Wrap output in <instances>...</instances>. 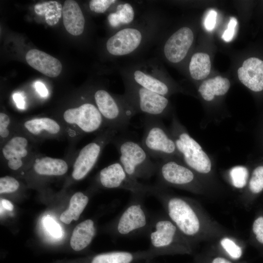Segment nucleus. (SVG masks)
Listing matches in <instances>:
<instances>
[{
	"label": "nucleus",
	"mask_w": 263,
	"mask_h": 263,
	"mask_svg": "<svg viewBox=\"0 0 263 263\" xmlns=\"http://www.w3.org/2000/svg\"><path fill=\"white\" fill-rule=\"evenodd\" d=\"M95 232L93 220L87 219L82 222L73 230L70 240L71 247L76 251L85 249L91 243Z\"/></svg>",
	"instance_id": "nucleus-20"
},
{
	"label": "nucleus",
	"mask_w": 263,
	"mask_h": 263,
	"mask_svg": "<svg viewBox=\"0 0 263 263\" xmlns=\"http://www.w3.org/2000/svg\"><path fill=\"white\" fill-rule=\"evenodd\" d=\"M220 244L225 252L232 260H239L242 256V248L230 238H223L220 241Z\"/></svg>",
	"instance_id": "nucleus-29"
},
{
	"label": "nucleus",
	"mask_w": 263,
	"mask_h": 263,
	"mask_svg": "<svg viewBox=\"0 0 263 263\" xmlns=\"http://www.w3.org/2000/svg\"><path fill=\"white\" fill-rule=\"evenodd\" d=\"M250 190L253 193L257 194L263 190V166L256 168L249 183Z\"/></svg>",
	"instance_id": "nucleus-30"
},
{
	"label": "nucleus",
	"mask_w": 263,
	"mask_h": 263,
	"mask_svg": "<svg viewBox=\"0 0 263 263\" xmlns=\"http://www.w3.org/2000/svg\"><path fill=\"white\" fill-rule=\"evenodd\" d=\"M252 229L257 241L263 244V217H259L254 221Z\"/></svg>",
	"instance_id": "nucleus-35"
},
{
	"label": "nucleus",
	"mask_w": 263,
	"mask_h": 263,
	"mask_svg": "<svg viewBox=\"0 0 263 263\" xmlns=\"http://www.w3.org/2000/svg\"><path fill=\"white\" fill-rule=\"evenodd\" d=\"M98 181L107 188H118L129 190L132 194H151L153 186L141 183L126 171L119 161L103 168L99 172Z\"/></svg>",
	"instance_id": "nucleus-11"
},
{
	"label": "nucleus",
	"mask_w": 263,
	"mask_h": 263,
	"mask_svg": "<svg viewBox=\"0 0 263 263\" xmlns=\"http://www.w3.org/2000/svg\"><path fill=\"white\" fill-rule=\"evenodd\" d=\"M43 224L46 230L52 236L57 238L61 237L62 232L60 225L50 216L45 217Z\"/></svg>",
	"instance_id": "nucleus-33"
},
{
	"label": "nucleus",
	"mask_w": 263,
	"mask_h": 263,
	"mask_svg": "<svg viewBox=\"0 0 263 263\" xmlns=\"http://www.w3.org/2000/svg\"><path fill=\"white\" fill-rule=\"evenodd\" d=\"M19 187V182L14 178L6 176L0 178V193H11L16 191Z\"/></svg>",
	"instance_id": "nucleus-31"
},
{
	"label": "nucleus",
	"mask_w": 263,
	"mask_h": 263,
	"mask_svg": "<svg viewBox=\"0 0 263 263\" xmlns=\"http://www.w3.org/2000/svg\"><path fill=\"white\" fill-rule=\"evenodd\" d=\"M27 145V139L22 136L13 137L5 144L2 152L10 169L17 170L22 166V159L28 153Z\"/></svg>",
	"instance_id": "nucleus-19"
},
{
	"label": "nucleus",
	"mask_w": 263,
	"mask_h": 263,
	"mask_svg": "<svg viewBox=\"0 0 263 263\" xmlns=\"http://www.w3.org/2000/svg\"><path fill=\"white\" fill-rule=\"evenodd\" d=\"M156 164V174L161 184L187 188L194 180L195 176L191 169L171 158L158 160Z\"/></svg>",
	"instance_id": "nucleus-14"
},
{
	"label": "nucleus",
	"mask_w": 263,
	"mask_h": 263,
	"mask_svg": "<svg viewBox=\"0 0 263 263\" xmlns=\"http://www.w3.org/2000/svg\"><path fill=\"white\" fill-rule=\"evenodd\" d=\"M230 87V82L226 78L217 76L204 81L199 86L198 91L206 101L212 100L215 95L225 94Z\"/></svg>",
	"instance_id": "nucleus-21"
},
{
	"label": "nucleus",
	"mask_w": 263,
	"mask_h": 263,
	"mask_svg": "<svg viewBox=\"0 0 263 263\" xmlns=\"http://www.w3.org/2000/svg\"><path fill=\"white\" fill-rule=\"evenodd\" d=\"M122 25H130L135 18V11L133 6L128 2L120 3L116 7L115 11Z\"/></svg>",
	"instance_id": "nucleus-27"
},
{
	"label": "nucleus",
	"mask_w": 263,
	"mask_h": 263,
	"mask_svg": "<svg viewBox=\"0 0 263 263\" xmlns=\"http://www.w3.org/2000/svg\"><path fill=\"white\" fill-rule=\"evenodd\" d=\"M10 123V119L6 114L0 113V135L2 138L7 137L9 134V130L7 129Z\"/></svg>",
	"instance_id": "nucleus-36"
},
{
	"label": "nucleus",
	"mask_w": 263,
	"mask_h": 263,
	"mask_svg": "<svg viewBox=\"0 0 263 263\" xmlns=\"http://www.w3.org/2000/svg\"><path fill=\"white\" fill-rule=\"evenodd\" d=\"M0 207L8 211H12L14 209V206L11 202L4 199L0 200Z\"/></svg>",
	"instance_id": "nucleus-42"
},
{
	"label": "nucleus",
	"mask_w": 263,
	"mask_h": 263,
	"mask_svg": "<svg viewBox=\"0 0 263 263\" xmlns=\"http://www.w3.org/2000/svg\"><path fill=\"white\" fill-rule=\"evenodd\" d=\"M229 175L233 186L241 188L246 184L248 171L247 168L244 166H236L230 169Z\"/></svg>",
	"instance_id": "nucleus-28"
},
{
	"label": "nucleus",
	"mask_w": 263,
	"mask_h": 263,
	"mask_svg": "<svg viewBox=\"0 0 263 263\" xmlns=\"http://www.w3.org/2000/svg\"><path fill=\"white\" fill-rule=\"evenodd\" d=\"M151 195L162 203L168 218L187 238L199 232L201 224L193 205L185 198L167 194L161 186H153Z\"/></svg>",
	"instance_id": "nucleus-2"
},
{
	"label": "nucleus",
	"mask_w": 263,
	"mask_h": 263,
	"mask_svg": "<svg viewBox=\"0 0 263 263\" xmlns=\"http://www.w3.org/2000/svg\"><path fill=\"white\" fill-rule=\"evenodd\" d=\"M237 20L235 17H230L227 29L224 32L222 38L226 42L230 41L233 38Z\"/></svg>",
	"instance_id": "nucleus-34"
},
{
	"label": "nucleus",
	"mask_w": 263,
	"mask_h": 263,
	"mask_svg": "<svg viewBox=\"0 0 263 263\" xmlns=\"http://www.w3.org/2000/svg\"><path fill=\"white\" fill-rule=\"evenodd\" d=\"M89 202L88 197L81 192L74 194L70 199L68 208L60 215V220L66 224L77 221Z\"/></svg>",
	"instance_id": "nucleus-23"
},
{
	"label": "nucleus",
	"mask_w": 263,
	"mask_h": 263,
	"mask_svg": "<svg viewBox=\"0 0 263 263\" xmlns=\"http://www.w3.org/2000/svg\"><path fill=\"white\" fill-rule=\"evenodd\" d=\"M150 261H146L142 262L139 263H150Z\"/></svg>",
	"instance_id": "nucleus-43"
},
{
	"label": "nucleus",
	"mask_w": 263,
	"mask_h": 263,
	"mask_svg": "<svg viewBox=\"0 0 263 263\" xmlns=\"http://www.w3.org/2000/svg\"><path fill=\"white\" fill-rule=\"evenodd\" d=\"M207 263H233V262L225 257L216 256L208 260Z\"/></svg>",
	"instance_id": "nucleus-41"
},
{
	"label": "nucleus",
	"mask_w": 263,
	"mask_h": 263,
	"mask_svg": "<svg viewBox=\"0 0 263 263\" xmlns=\"http://www.w3.org/2000/svg\"><path fill=\"white\" fill-rule=\"evenodd\" d=\"M148 230L150 243L148 249L155 257L192 252L187 238L168 217L152 219Z\"/></svg>",
	"instance_id": "nucleus-1"
},
{
	"label": "nucleus",
	"mask_w": 263,
	"mask_h": 263,
	"mask_svg": "<svg viewBox=\"0 0 263 263\" xmlns=\"http://www.w3.org/2000/svg\"><path fill=\"white\" fill-rule=\"evenodd\" d=\"M174 123V140L186 165L198 172L208 173L211 170V163L207 153L186 131L180 128L176 122Z\"/></svg>",
	"instance_id": "nucleus-9"
},
{
	"label": "nucleus",
	"mask_w": 263,
	"mask_h": 263,
	"mask_svg": "<svg viewBox=\"0 0 263 263\" xmlns=\"http://www.w3.org/2000/svg\"><path fill=\"white\" fill-rule=\"evenodd\" d=\"M217 12L213 9L210 10L206 16L204 21L205 28L208 31H212L216 22Z\"/></svg>",
	"instance_id": "nucleus-37"
},
{
	"label": "nucleus",
	"mask_w": 263,
	"mask_h": 263,
	"mask_svg": "<svg viewBox=\"0 0 263 263\" xmlns=\"http://www.w3.org/2000/svg\"><path fill=\"white\" fill-rule=\"evenodd\" d=\"M194 35L189 27H182L173 33L165 41L162 53L167 60L176 64L186 56L192 44Z\"/></svg>",
	"instance_id": "nucleus-15"
},
{
	"label": "nucleus",
	"mask_w": 263,
	"mask_h": 263,
	"mask_svg": "<svg viewBox=\"0 0 263 263\" xmlns=\"http://www.w3.org/2000/svg\"><path fill=\"white\" fill-rule=\"evenodd\" d=\"M113 140L120 155L119 161L129 175L137 180L149 179L156 174V162L151 160L141 142L124 136Z\"/></svg>",
	"instance_id": "nucleus-3"
},
{
	"label": "nucleus",
	"mask_w": 263,
	"mask_h": 263,
	"mask_svg": "<svg viewBox=\"0 0 263 263\" xmlns=\"http://www.w3.org/2000/svg\"><path fill=\"white\" fill-rule=\"evenodd\" d=\"M63 22L67 32L74 36L81 35L84 29L85 18L75 0H66L62 8Z\"/></svg>",
	"instance_id": "nucleus-18"
},
{
	"label": "nucleus",
	"mask_w": 263,
	"mask_h": 263,
	"mask_svg": "<svg viewBox=\"0 0 263 263\" xmlns=\"http://www.w3.org/2000/svg\"><path fill=\"white\" fill-rule=\"evenodd\" d=\"M122 73L123 78L160 95L167 97L171 92L157 64L147 62L136 64L122 71Z\"/></svg>",
	"instance_id": "nucleus-10"
},
{
	"label": "nucleus",
	"mask_w": 263,
	"mask_h": 263,
	"mask_svg": "<svg viewBox=\"0 0 263 263\" xmlns=\"http://www.w3.org/2000/svg\"><path fill=\"white\" fill-rule=\"evenodd\" d=\"M13 99L18 108L24 109L25 102L23 95L19 93H16L13 94Z\"/></svg>",
	"instance_id": "nucleus-40"
},
{
	"label": "nucleus",
	"mask_w": 263,
	"mask_h": 263,
	"mask_svg": "<svg viewBox=\"0 0 263 263\" xmlns=\"http://www.w3.org/2000/svg\"><path fill=\"white\" fill-rule=\"evenodd\" d=\"M61 4L56 1H49L37 3L34 7L36 13L45 16V21L50 26L58 22L62 15Z\"/></svg>",
	"instance_id": "nucleus-25"
},
{
	"label": "nucleus",
	"mask_w": 263,
	"mask_h": 263,
	"mask_svg": "<svg viewBox=\"0 0 263 263\" xmlns=\"http://www.w3.org/2000/svg\"><path fill=\"white\" fill-rule=\"evenodd\" d=\"M65 122L76 125L82 132L91 133L100 129L104 119L96 105L91 103H83L78 107L66 110L63 114Z\"/></svg>",
	"instance_id": "nucleus-13"
},
{
	"label": "nucleus",
	"mask_w": 263,
	"mask_h": 263,
	"mask_svg": "<svg viewBox=\"0 0 263 263\" xmlns=\"http://www.w3.org/2000/svg\"><path fill=\"white\" fill-rule=\"evenodd\" d=\"M117 132L111 129L100 140L89 143L80 150L73 166L74 179L79 180L88 174L96 164L105 143L113 140Z\"/></svg>",
	"instance_id": "nucleus-12"
},
{
	"label": "nucleus",
	"mask_w": 263,
	"mask_h": 263,
	"mask_svg": "<svg viewBox=\"0 0 263 263\" xmlns=\"http://www.w3.org/2000/svg\"><path fill=\"white\" fill-rule=\"evenodd\" d=\"M68 165L63 160L44 157L36 160L34 169L36 173L43 175L60 176L68 170Z\"/></svg>",
	"instance_id": "nucleus-22"
},
{
	"label": "nucleus",
	"mask_w": 263,
	"mask_h": 263,
	"mask_svg": "<svg viewBox=\"0 0 263 263\" xmlns=\"http://www.w3.org/2000/svg\"><path fill=\"white\" fill-rule=\"evenodd\" d=\"M152 32L149 27L144 25H128L119 29L108 39L106 49L114 56H129L141 49Z\"/></svg>",
	"instance_id": "nucleus-7"
},
{
	"label": "nucleus",
	"mask_w": 263,
	"mask_h": 263,
	"mask_svg": "<svg viewBox=\"0 0 263 263\" xmlns=\"http://www.w3.org/2000/svg\"><path fill=\"white\" fill-rule=\"evenodd\" d=\"M94 98L104 120L118 132L126 130L136 114L123 95H114L106 90L98 89Z\"/></svg>",
	"instance_id": "nucleus-4"
},
{
	"label": "nucleus",
	"mask_w": 263,
	"mask_h": 263,
	"mask_svg": "<svg viewBox=\"0 0 263 263\" xmlns=\"http://www.w3.org/2000/svg\"><path fill=\"white\" fill-rule=\"evenodd\" d=\"M25 59L33 68L49 77H56L62 70V64L59 60L38 49L30 50L26 54Z\"/></svg>",
	"instance_id": "nucleus-17"
},
{
	"label": "nucleus",
	"mask_w": 263,
	"mask_h": 263,
	"mask_svg": "<svg viewBox=\"0 0 263 263\" xmlns=\"http://www.w3.org/2000/svg\"><path fill=\"white\" fill-rule=\"evenodd\" d=\"M34 86L36 90L41 96L46 97L48 96V90L43 83L39 81H36Z\"/></svg>",
	"instance_id": "nucleus-38"
},
{
	"label": "nucleus",
	"mask_w": 263,
	"mask_h": 263,
	"mask_svg": "<svg viewBox=\"0 0 263 263\" xmlns=\"http://www.w3.org/2000/svg\"><path fill=\"white\" fill-rule=\"evenodd\" d=\"M125 93L123 95L136 114L162 118L169 107L167 97L150 91L123 78Z\"/></svg>",
	"instance_id": "nucleus-6"
},
{
	"label": "nucleus",
	"mask_w": 263,
	"mask_h": 263,
	"mask_svg": "<svg viewBox=\"0 0 263 263\" xmlns=\"http://www.w3.org/2000/svg\"><path fill=\"white\" fill-rule=\"evenodd\" d=\"M24 126L29 132L36 135L42 132L55 134L59 132L60 130V127L57 122L48 117L27 120L24 123Z\"/></svg>",
	"instance_id": "nucleus-26"
},
{
	"label": "nucleus",
	"mask_w": 263,
	"mask_h": 263,
	"mask_svg": "<svg viewBox=\"0 0 263 263\" xmlns=\"http://www.w3.org/2000/svg\"><path fill=\"white\" fill-rule=\"evenodd\" d=\"M240 81L254 92L263 90V60L251 57L245 60L237 71Z\"/></svg>",
	"instance_id": "nucleus-16"
},
{
	"label": "nucleus",
	"mask_w": 263,
	"mask_h": 263,
	"mask_svg": "<svg viewBox=\"0 0 263 263\" xmlns=\"http://www.w3.org/2000/svg\"><path fill=\"white\" fill-rule=\"evenodd\" d=\"M107 19L111 26L114 28H119L121 26L115 12L110 14Z\"/></svg>",
	"instance_id": "nucleus-39"
},
{
	"label": "nucleus",
	"mask_w": 263,
	"mask_h": 263,
	"mask_svg": "<svg viewBox=\"0 0 263 263\" xmlns=\"http://www.w3.org/2000/svg\"><path fill=\"white\" fill-rule=\"evenodd\" d=\"M141 143L152 159L170 158L178 152L175 141L169 134L160 118L145 116Z\"/></svg>",
	"instance_id": "nucleus-5"
},
{
	"label": "nucleus",
	"mask_w": 263,
	"mask_h": 263,
	"mask_svg": "<svg viewBox=\"0 0 263 263\" xmlns=\"http://www.w3.org/2000/svg\"><path fill=\"white\" fill-rule=\"evenodd\" d=\"M144 195L132 194V202L119 215L114 231L119 237L135 235L149 230L152 219L141 202Z\"/></svg>",
	"instance_id": "nucleus-8"
},
{
	"label": "nucleus",
	"mask_w": 263,
	"mask_h": 263,
	"mask_svg": "<svg viewBox=\"0 0 263 263\" xmlns=\"http://www.w3.org/2000/svg\"><path fill=\"white\" fill-rule=\"evenodd\" d=\"M116 1V0H92L89 2V7L96 13H104Z\"/></svg>",
	"instance_id": "nucleus-32"
},
{
	"label": "nucleus",
	"mask_w": 263,
	"mask_h": 263,
	"mask_svg": "<svg viewBox=\"0 0 263 263\" xmlns=\"http://www.w3.org/2000/svg\"><path fill=\"white\" fill-rule=\"evenodd\" d=\"M211 63L208 54L196 53L192 56L189 64V72L195 80H202L209 74Z\"/></svg>",
	"instance_id": "nucleus-24"
}]
</instances>
